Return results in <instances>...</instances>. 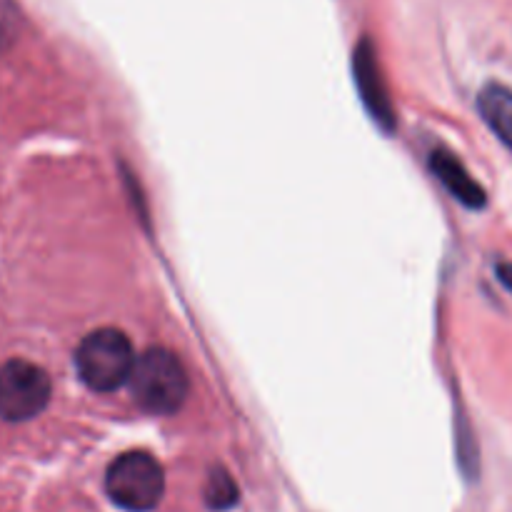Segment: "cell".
Listing matches in <instances>:
<instances>
[{
  "instance_id": "4",
  "label": "cell",
  "mask_w": 512,
  "mask_h": 512,
  "mask_svg": "<svg viewBox=\"0 0 512 512\" xmlns=\"http://www.w3.org/2000/svg\"><path fill=\"white\" fill-rule=\"evenodd\" d=\"M48 373L28 360H8L0 365V418L8 423H25L50 403Z\"/></svg>"
},
{
  "instance_id": "2",
  "label": "cell",
  "mask_w": 512,
  "mask_h": 512,
  "mask_svg": "<svg viewBox=\"0 0 512 512\" xmlns=\"http://www.w3.org/2000/svg\"><path fill=\"white\" fill-rule=\"evenodd\" d=\"M135 365L128 335L115 328H100L83 338L75 353V368L90 390L110 393L130 380Z\"/></svg>"
},
{
  "instance_id": "10",
  "label": "cell",
  "mask_w": 512,
  "mask_h": 512,
  "mask_svg": "<svg viewBox=\"0 0 512 512\" xmlns=\"http://www.w3.org/2000/svg\"><path fill=\"white\" fill-rule=\"evenodd\" d=\"M495 275H498L500 283L505 285V290H510L512 293V263L510 260H500V263H495Z\"/></svg>"
},
{
  "instance_id": "8",
  "label": "cell",
  "mask_w": 512,
  "mask_h": 512,
  "mask_svg": "<svg viewBox=\"0 0 512 512\" xmlns=\"http://www.w3.org/2000/svg\"><path fill=\"white\" fill-rule=\"evenodd\" d=\"M205 503H208L210 510H230L238 503V485H235V480L223 468H215L208 475V483H205Z\"/></svg>"
},
{
  "instance_id": "1",
  "label": "cell",
  "mask_w": 512,
  "mask_h": 512,
  "mask_svg": "<svg viewBox=\"0 0 512 512\" xmlns=\"http://www.w3.org/2000/svg\"><path fill=\"white\" fill-rule=\"evenodd\" d=\"M130 388L135 403L145 413L173 415L175 410L183 408L190 383L178 355L165 348H150L135 358Z\"/></svg>"
},
{
  "instance_id": "6",
  "label": "cell",
  "mask_w": 512,
  "mask_h": 512,
  "mask_svg": "<svg viewBox=\"0 0 512 512\" xmlns=\"http://www.w3.org/2000/svg\"><path fill=\"white\" fill-rule=\"evenodd\" d=\"M430 168H433V173L438 175L440 183L445 185V190H448L458 203H463L465 208L473 210L485 208L488 195H485L483 185L468 173V168L460 163L458 155H453L445 148L433 150V155H430Z\"/></svg>"
},
{
  "instance_id": "9",
  "label": "cell",
  "mask_w": 512,
  "mask_h": 512,
  "mask_svg": "<svg viewBox=\"0 0 512 512\" xmlns=\"http://www.w3.org/2000/svg\"><path fill=\"white\" fill-rule=\"evenodd\" d=\"M15 25H18V20H15L13 3L0 0V48H5L15 38Z\"/></svg>"
},
{
  "instance_id": "3",
  "label": "cell",
  "mask_w": 512,
  "mask_h": 512,
  "mask_svg": "<svg viewBox=\"0 0 512 512\" xmlns=\"http://www.w3.org/2000/svg\"><path fill=\"white\" fill-rule=\"evenodd\" d=\"M105 490L118 508L128 512H150L158 508L165 493V473L153 455L135 450L110 463Z\"/></svg>"
},
{
  "instance_id": "5",
  "label": "cell",
  "mask_w": 512,
  "mask_h": 512,
  "mask_svg": "<svg viewBox=\"0 0 512 512\" xmlns=\"http://www.w3.org/2000/svg\"><path fill=\"white\" fill-rule=\"evenodd\" d=\"M353 70L355 80H358V90L363 95V103L368 105L373 120H378L385 130H393V105H390L388 90H385L383 73H380L378 55H375L373 45L368 40L358 45L353 55Z\"/></svg>"
},
{
  "instance_id": "7",
  "label": "cell",
  "mask_w": 512,
  "mask_h": 512,
  "mask_svg": "<svg viewBox=\"0 0 512 512\" xmlns=\"http://www.w3.org/2000/svg\"><path fill=\"white\" fill-rule=\"evenodd\" d=\"M478 110L488 128L512 150V88L488 83L478 95Z\"/></svg>"
}]
</instances>
